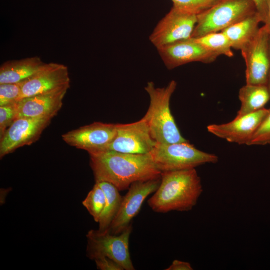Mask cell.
<instances>
[{"instance_id":"obj_1","label":"cell","mask_w":270,"mask_h":270,"mask_svg":"<svg viewBox=\"0 0 270 270\" xmlns=\"http://www.w3.org/2000/svg\"><path fill=\"white\" fill-rule=\"evenodd\" d=\"M96 182L105 181L120 192L132 184L161 176L148 154H130L105 150L88 154Z\"/></svg>"},{"instance_id":"obj_2","label":"cell","mask_w":270,"mask_h":270,"mask_svg":"<svg viewBox=\"0 0 270 270\" xmlns=\"http://www.w3.org/2000/svg\"><path fill=\"white\" fill-rule=\"evenodd\" d=\"M203 192L196 168L161 174V182L148 203L157 213L189 212L196 206Z\"/></svg>"},{"instance_id":"obj_3","label":"cell","mask_w":270,"mask_h":270,"mask_svg":"<svg viewBox=\"0 0 270 270\" xmlns=\"http://www.w3.org/2000/svg\"><path fill=\"white\" fill-rule=\"evenodd\" d=\"M177 86L172 80L164 88H156L152 82H148L144 89L150 102L144 116L153 139L158 143L173 144L188 142L180 132L170 108V101Z\"/></svg>"},{"instance_id":"obj_4","label":"cell","mask_w":270,"mask_h":270,"mask_svg":"<svg viewBox=\"0 0 270 270\" xmlns=\"http://www.w3.org/2000/svg\"><path fill=\"white\" fill-rule=\"evenodd\" d=\"M150 154L161 172L194 169L218 162V156L196 148L188 141L173 144L156 142Z\"/></svg>"},{"instance_id":"obj_5","label":"cell","mask_w":270,"mask_h":270,"mask_svg":"<svg viewBox=\"0 0 270 270\" xmlns=\"http://www.w3.org/2000/svg\"><path fill=\"white\" fill-rule=\"evenodd\" d=\"M258 12L252 0H222L198 14L192 38L220 32Z\"/></svg>"},{"instance_id":"obj_6","label":"cell","mask_w":270,"mask_h":270,"mask_svg":"<svg viewBox=\"0 0 270 270\" xmlns=\"http://www.w3.org/2000/svg\"><path fill=\"white\" fill-rule=\"evenodd\" d=\"M132 224L119 234L109 231L102 232L92 230L87 234L86 256L91 260L106 256L120 264L124 270H134L129 250Z\"/></svg>"},{"instance_id":"obj_7","label":"cell","mask_w":270,"mask_h":270,"mask_svg":"<svg viewBox=\"0 0 270 270\" xmlns=\"http://www.w3.org/2000/svg\"><path fill=\"white\" fill-rule=\"evenodd\" d=\"M247 84L267 86L270 70V32L264 25L242 50Z\"/></svg>"},{"instance_id":"obj_8","label":"cell","mask_w":270,"mask_h":270,"mask_svg":"<svg viewBox=\"0 0 270 270\" xmlns=\"http://www.w3.org/2000/svg\"><path fill=\"white\" fill-rule=\"evenodd\" d=\"M197 20L196 15L182 12L172 7L156 26L150 36V40L158 48L190 39Z\"/></svg>"},{"instance_id":"obj_9","label":"cell","mask_w":270,"mask_h":270,"mask_svg":"<svg viewBox=\"0 0 270 270\" xmlns=\"http://www.w3.org/2000/svg\"><path fill=\"white\" fill-rule=\"evenodd\" d=\"M160 182L161 176L131 184L122 197L120 210L110 226L109 232L112 234H119L132 224V220L140 212L146 198L156 192Z\"/></svg>"},{"instance_id":"obj_10","label":"cell","mask_w":270,"mask_h":270,"mask_svg":"<svg viewBox=\"0 0 270 270\" xmlns=\"http://www.w3.org/2000/svg\"><path fill=\"white\" fill-rule=\"evenodd\" d=\"M156 144L143 117L134 122L117 124L116 135L106 150L130 154H148Z\"/></svg>"},{"instance_id":"obj_11","label":"cell","mask_w":270,"mask_h":270,"mask_svg":"<svg viewBox=\"0 0 270 270\" xmlns=\"http://www.w3.org/2000/svg\"><path fill=\"white\" fill-rule=\"evenodd\" d=\"M52 118L44 117L16 119L0 138V159L20 148L36 142Z\"/></svg>"},{"instance_id":"obj_12","label":"cell","mask_w":270,"mask_h":270,"mask_svg":"<svg viewBox=\"0 0 270 270\" xmlns=\"http://www.w3.org/2000/svg\"><path fill=\"white\" fill-rule=\"evenodd\" d=\"M117 124L95 122L62 135L68 145L88 153L104 151L114 139Z\"/></svg>"},{"instance_id":"obj_13","label":"cell","mask_w":270,"mask_h":270,"mask_svg":"<svg viewBox=\"0 0 270 270\" xmlns=\"http://www.w3.org/2000/svg\"><path fill=\"white\" fill-rule=\"evenodd\" d=\"M268 112L269 109L264 108L251 114L236 116L232 121L226 124L209 125L207 130L211 134L230 142L248 145Z\"/></svg>"},{"instance_id":"obj_14","label":"cell","mask_w":270,"mask_h":270,"mask_svg":"<svg viewBox=\"0 0 270 270\" xmlns=\"http://www.w3.org/2000/svg\"><path fill=\"white\" fill-rule=\"evenodd\" d=\"M157 50L166 66L170 70L194 62L212 63L218 57L206 50L192 38Z\"/></svg>"},{"instance_id":"obj_15","label":"cell","mask_w":270,"mask_h":270,"mask_svg":"<svg viewBox=\"0 0 270 270\" xmlns=\"http://www.w3.org/2000/svg\"><path fill=\"white\" fill-rule=\"evenodd\" d=\"M68 68L60 64H46L35 74L23 82L21 100L65 87H70Z\"/></svg>"},{"instance_id":"obj_16","label":"cell","mask_w":270,"mask_h":270,"mask_svg":"<svg viewBox=\"0 0 270 270\" xmlns=\"http://www.w3.org/2000/svg\"><path fill=\"white\" fill-rule=\"evenodd\" d=\"M70 87L24 98L18 102L16 119L21 118H54L60 110Z\"/></svg>"},{"instance_id":"obj_17","label":"cell","mask_w":270,"mask_h":270,"mask_svg":"<svg viewBox=\"0 0 270 270\" xmlns=\"http://www.w3.org/2000/svg\"><path fill=\"white\" fill-rule=\"evenodd\" d=\"M45 64L37 56L6 62L0 68V84L24 82L35 74Z\"/></svg>"},{"instance_id":"obj_18","label":"cell","mask_w":270,"mask_h":270,"mask_svg":"<svg viewBox=\"0 0 270 270\" xmlns=\"http://www.w3.org/2000/svg\"><path fill=\"white\" fill-rule=\"evenodd\" d=\"M260 22L262 20L256 12L222 32L226 36L232 48L241 51L256 35Z\"/></svg>"},{"instance_id":"obj_19","label":"cell","mask_w":270,"mask_h":270,"mask_svg":"<svg viewBox=\"0 0 270 270\" xmlns=\"http://www.w3.org/2000/svg\"><path fill=\"white\" fill-rule=\"evenodd\" d=\"M241 106L236 116L251 114L264 108L270 100V92L266 85L246 84L239 91Z\"/></svg>"},{"instance_id":"obj_20","label":"cell","mask_w":270,"mask_h":270,"mask_svg":"<svg viewBox=\"0 0 270 270\" xmlns=\"http://www.w3.org/2000/svg\"><path fill=\"white\" fill-rule=\"evenodd\" d=\"M96 182L99 184L106 196L105 207L98 222V230L102 232L109 231L120 207L122 197L120 191L112 184L105 181Z\"/></svg>"},{"instance_id":"obj_21","label":"cell","mask_w":270,"mask_h":270,"mask_svg":"<svg viewBox=\"0 0 270 270\" xmlns=\"http://www.w3.org/2000/svg\"><path fill=\"white\" fill-rule=\"evenodd\" d=\"M194 39L206 50L218 56H224L232 58L234 56L228 39L222 32L208 34Z\"/></svg>"},{"instance_id":"obj_22","label":"cell","mask_w":270,"mask_h":270,"mask_svg":"<svg viewBox=\"0 0 270 270\" xmlns=\"http://www.w3.org/2000/svg\"><path fill=\"white\" fill-rule=\"evenodd\" d=\"M106 202L105 192L99 184L96 182L93 188L82 202V204L94 220L98 223L104 208Z\"/></svg>"},{"instance_id":"obj_23","label":"cell","mask_w":270,"mask_h":270,"mask_svg":"<svg viewBox=\"0 0 270 270\" xmlns=\"http://www.w3.org/2000/svg\"><path fill=\"white\" fill-rule=\"evenodd\" d=\"M173 7L186 13L198 14L212 8L222 0H171Z\"/></svg>"},{"instance_id":"obj_24","label":"cell","mask_w":270,"mask_h":270,"mask_svg":"<svg viewBox=\"0 0 270 270\" xmlns=\"http://www.w3.org/2000/svg\"><path fill=\"white\" fill-rule=\"evenodd\" d=\"M22 83L0 84V106L18 102L21 100Z\"/></svg>"},{"instance_id":"obj_25","label":"cell","mask_w":270,"mask_h":270,"mask_svg":"<svg viewBox=\"0 0 270 270\" xmlns=\"http://www.w3.org/2000/svg\"><path fill=\"white\" fill-rule=\"evenodd\" d=\"M18 102L0 106V138L16 119Z\"/></svg>"},{"instance_id":"obj_26","label":"cell","mask_w":270,"mask_h":270,"mask_svg":"<svg viewBox=\"0 0 270 270\" xmlns=\"http://www.w3.org/2000/svg\"><path fill=\"white\" fill-rule=\"evenodd\" d=\"M270 144V108L248 146H263Z\"/></svg>"},{"instance_id":"obj_27","label":"cell","mask_w":270,"mask_h":270,"mask_svg":"<svg viewBox=\"0 0 270 270\" xmlns=\"http://www.w3.org/2000/svg\"><path fill=\"white\" fill-rule=\"evenodd\" d=\"M96 267L100 270H124V268L114 260L106 256H101L94 260Z\"/></svg>"},{"instance_id":"obj_28","label":"cell","mask_w":270,"mask_h":270,"mask_svg":"<svg viewBox=\"0 0 270 270\" xmlns=\"http://www.w3.org/2000/svg\"><path fill=\"white\" fill-rule=\"evenodd\" d=\"M256 8V10L262 20V22H266V18L268 0H252Z\"/></svg>"},{"instance_id":"obj_29","label":"cell","mask_w":270,"mask_h":270,"mask_svg":"<svg viewBox=\"0 0 270 270\" xmlns=\"http://www.w3.org/2000/svg\"><path fill=\"white\" fill-rule=\"evenodd\" d=\"M166 270H192L191 264L189 262L179 260H174Z\"/></svg>"},{"instance_id":"obj_30","label":"cell","mask_w":270,"mask_h":270,"mask_svg":"<svg viewBox=\"0 0 270 270\" xmlns=\"http://www.w3.org/2000/svg\"><path fill=\"white\" fill-rule=\"evenodd\" d=\"M264 24L268 27L270 32V0L268 2L266 18Z\"/></svg>"},{"instance_id":"obj_31","label":"cell","mask_w":270,"mask_h":270,"mask_svg":"<svg viewBox=\"0 0 270 270\" xmlns=\"http://www.w3.org/2000/svg\"><path fill=\"white\" fill-rule=\"evenodd\" d=\"M267 86H268V90H269V91H270V73H269V76H268Z\"/></svg>"}]
</instances>
